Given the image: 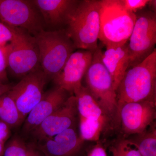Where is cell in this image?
<instances>
[{"label":"cell","mask_w":156,"mask_h":156,"mask_svg":"<svg viewBox=\"0 0 156 156\" xmlns=\"http://www.w3.org/2000/svg\"><path fill=\"white\" fill-rule=\"evenodd\" d=\"M116 94L119 120L120 110L126 104L142 101L156 102V49L139 64L128 69Z\"/></svg>","instance_id":"cell-1"},{"label":"cell","mask_w":156,"mask_h":156,"mask_svg":"<svg viewBox=\"0 0 156 156\" xmlns=\"http://www.w3.org/2000/svg\"><path fill=\"white\" fill-rule=\"evenodd\" d=\"M67 26L66 30L76 49L94 53L98 47L100 33L99 1H80Z\"/></svg>","instance_id":"cell-2"},{"label":"cell","mask_w":156,"mask_h":156,"mask_svg":"<svg viewBox=\"0 0 156 156\" xmlns=\"http://www.w3.org/2000/svg\"><path fill=\"white\" fill-rule=\"evenodd\" d=\"M38 48L40 66L49 80L63 68L76 48L65 29L41 30L34 36Z\"/></svg>","instance_id":"cell-3"},{"label":"cell","mask_w":156,"mask_h":156,"mask_svg":"<svg viewBox=\"0 0 156 156\" xmlns=\"http://www.w3.org/2000/svg\"><path fill=\"white\" fill-rule=\"evenodd\" d=\"M102 50L98 46L85 74L86 88L114 125L119 123L116 91L112 79L101 59Z\"/></svg>","instance_id":"cell-4"},{"label":"cell","mask_w":156,"mask_h":156,"mask_svg":"<svg viewBox=\"0 0 156 156\" xmlns=\"http://www.w3.org/2000/svg\"><path fill=\"white\" fill-rule=\"evenodd\" d=\"M99 39L105 46L128 42L136 14L126 11L120 0H101Z\"/></svg>","instance_id":"cell-5"},{"label":"cell","mask_w":156,"mask_h":156,"mask_svg":"<svg viewBox=\"0 0 156 156\" xmlns=\"http://www.w3.org/2000/svg\"><path fill=\"white\" fill-rule=\"evenodd\" d=\"M2 50L7 69L15 77L22 79L41 68L35 38L25 30L22 29L16 38Z\"/></svg>","instance_id":"cell-6"},{"label":"cell","mask_w":156,"mask_h":156,"mask_svg":"<svg viewBox=\"0 0 156 156\" xmlns=\"http://www.w3.org/2000/svg\"><path fill=\"white\" fill-rule=\"evenodd\" d=\"M134 28L128 44L129 68L139 64L154 50L156 44V14L151 10L136 14Z\"/></svg>","instance_id":"cell-7"},{"label":"cell","mask_w":156,"mask_h":156,"mask_svg":"<svg viewBox=\"0 0 156 156\" xmlns=\"http://www.w3.org/2000/svg\"><path fill=\"white\" fill-rule=\"evenodd\" d=\"M0 20L33 36L44 30L45 25L38 9L28 0H0Z\"/></svg>","instance_id":"cell-8"},{"label":"cell","mask_w":156,"mask_h":156,"mask_svg":"<svg viewBox=\"0 0 156 156\" xmlns=\"http://www.w3.org/2000/svg\"><path fill=\"white\" fill-rule=\"evenodd\" d=\"M49 80L48 76L39 68L21 79L8 92L24 120L41 99Z\"/></svg>","instance_id":"cell-9"},{"label":"cell","mask_w":156,"mask_h":156,"mask_svg":"<svg viewBox=\"0 0 156 156\" xmlns=\"http://www.w3.org/2000/svg\"><path fill=\"white\" fill-rule=\"evenodd\" d=\"M156 103L142 101L124 105L119 114L123 133L128 136L138 134L152 125L156 118Z\"/></svg>","instance_id":"cell-10"},{"label":"cell","mask_w":156,"mask_h":156,"mask_svg":"<svg viewBox=\"0 0 156 156\" xmlns=\"http://www.w3.org/2000/svg\"><path fill=\"white\" fill-rule=\"evenodd\" d=\"M93 53L80 50L72 53L61 71L52 80L56 87L73 94L82 85V79L91 64Z\"/></svg>","instance_id":"cell-11"},{"label":"cell","mask_w":156,"mask_h":156,"mask_svg":"<svg viewBox=\"0 0 156 156\" xmlns=\"http://www.w3.org/2000/svg\"><path fill=\"white\" fill-rule=\"evenodd\" d=\"M78 113L76 98L72 95L34 130V134L43 141L73 128Z\"/></svg>","instance_id":"cell-12"},{"label":"cell","mask_w":156,"mask_h":156,"mask_svg":"<svg viewBox=\"0 0 156 156\" xmlns=\"http://www.w3.org/2000/svg\"><path fill=\"white\" fill-rule=\"evenodd\" d=\"M65 90L56 87L44 93L41 99L26 118L23 128L33 131L65 102L69 96Z\"/></svg>","instance_id":"cell-13"},{"label":"cell","mask_w":156,"mask_h":156,"mask_svg":"<svg viewBox=\"0 0 156 156\" xmlns=\"http://www.w3.org/2000/svg\"><path fill=\"white\" fill-rule=\"evenodd\" d=\"M45 24L52 27L67 25L80 1L33 0Z\"/></svg>","instance_id":"cell-14"},{"label":"cell","mask_w":156,"mask_h":156,"mask_svg":"<svg viewBox=\"0 0 156 156\" xmlns=\"http://www.w3.org/2000/svg\"><path fill=\"white\" fill-rule=\"evenodd\" d=\"M43 141L40 149L46 156L73 155L80 150L84 142L73 128Z\"/></svg>","instance_id":"cell-15"},{"label":"cell","mask_w":156,"mask_h":156,"mask_svg":"<svg viewBox=\"0 0 156 156\" xmlns=\"http://www.w3.org/2000/svg\"><path fill=\"white\" fill-rule=\"evenodd\" d=\"M128 44L105 46L106 50L101 55L102 62L111 76L116 91L129 68Z\"/></svg>","instance_id":"cell-16"},{"label":"cell","mask_w":156,"mask_h":156,"mask_svg":"<svg viewBox=\"0 0 156 156\" xmlns=\"http://www.w3.org/2000/svg\"><path fill=\"white\" fill-rule=\"evenodd\" d=\"M79 116L102 122L106 125L111 122L102 109L83 85L74 91Z\"/></svg>","instance_id":"cell-17"},{"label":"cell","mask_w":156,"mask_h":156,"mask_svg":"<svg viewBox=\"0 0 156 156\" xmlns=\"http://www.w3.org/2000/svg\"><path fill=\"white\" fill-rule=\"evenodd\" d=\"M154 124L143 132L126 138L142 156H156V128Z\"/></svg>","instance_id":"cell-18"},{"label":"cell","mask_w":156,"mask_h":156,"mask_svg":"<svg viewBox=\"0 0 156 156\" xmlns=\"http://www.w3.org/2000/svg\"><path fill=\"white\" fill-rule=\"evenodd\" d=\"M0 120L10 128L17 127L24 121L8 92L0 96Z\"/></svg>","instance_id":"cell-19"},{"label":"cell","mask_w":156,"mask_h":156,"mask_svg":"<svg viewBox=\"0 0 156 156\" xmlns=\"http://www.w3.org/2000/svg\"><path fill=\"white\" fill-rule=\"evenodd\" d=\"M106 126L102 122L80 116V137L83 141H98Z\"/></svg>","instance_id":"cell-20"},{"label":"cell","mask_w":156,"mask_h":156,"mask_svg":"<svg viewBox=\"0 0 156 156\" xmlns=\"http://www.w3.org/2000/svg\"><path fill=\"white\" fill-rule=\"evenodd\" d=\"M29 147L22 140L14 137L5 146L3 156H29Z\"/></svg>","instance_id":"cell-21"},{"label":"cell","mask_w":156,"mask_h":156,"mask_svg":"<svg viewBox=\"0 0 156 156\" xmlns=\"http://www.w3.org/2000/svg\"><path fill=\"white\" fill-rule=\"evenodd\" d=\"M21 29L10 26L0 21V48L2 49L13 42Z\"/></svg>","instance_id":"cell-22"},{"label":"cell","mask_w":156,"mask_h":156,"mask_svg":"<svg viewBox=\"0 0 156 156\" xmlns=\"http://www.w3.org/2000/svg\"><path fill=\"white\" fill-rule=\"evenodd\" d=\"M126 11L135 13L147 5L149 0H120Z\"/></svg>","instance_id":"cell-23"},{"label":"cell","mask_w":156,"mask_h":156,"mask_svg":"<svg viewBox=\"0 0 156 156\" xmlns=\"http://www.w3.org/2000/svg\"><path fill=\"white\" fill-rule=\"evenodd\" d=\"M126 156H142L139 151L126 138L119 139Z\"/></svg>","instance_id":"cell-24"},{"label":"cell","mask_w":156,"mask_h":156,"mask_svg":"<svg viewBox=\"0 0 156 156\" xmlns=\"http://www.w3.org/2000/svg\"><path fill=\"white\" fill-rule=\"evenodd\" d=\"M5 58L3 50L0 48V83L9 84Z\"/></svg>","instance_id":"cell-25"},{"label":"cell","mask_w":156,"mask_h":156,"mask_svg":"<svg viewBox=\"0 0 156 156\" xmlns=\"http://www.w3.org/2000/svg\"><path fill=\"white\" fill-rule=\"evenodd\" d=\"M10 127L0 120V143L5 144L11 135Z\"/></svg>","instance_id":"cell-26"},{"label":"cell","mask_w":156,"mask_h":156,"mask_svg":"<svg viewBox=\"0 0 156 156\" xmlns=\"http://www.w3.org/2000/svg\"><path fill=\"white\" fill-rule=\"evenodd\" d=\"M88 156H107V154L103 146L98 143L90 150Z\"/></svg>","instance_id":"cell-27"},{"label":"cell","mask_w":156,"mask_h":156,"mask_svg":"<svg viewBox=\"0 0 156 156\" xmlns=\"http://www.w3.org/2000/svg\"><path fill=\"white\" fill-rule=\"evenodd\" d=\"M13 84L11 83L3 84L0 83V96L11 90Z\"/></svg>","instance_id":"cell-28"},{"label":"cell","mask_w":156,"mask_h":156,"mask_svg":"<svg viewBox=\"0 0 156 156\" xmlns=\"http://www.w3.org/2000/svg\"><path fill=\"white\" fill-rule=\"evenodd\" d=\"M148 5L150 7L151 11L155 12L156 10V1L155 0H149Z\"/></svg>","instance_id":"cell-29"},{"label":"cell","mask_w":156,"mask_h":156,"mask_svg":"<svg viewBox=\"0 0 156 156\" xmlns=\"http://www.w3.org/2000/svg\"><path fill=\"white\" fill-rule=\"evenodd\" d=\"M29 156H43L38 151L32 147H29Z\"/></svg>","instance_id":"cell-30"},{"label":"cell","mask_w":156,"mask_h":156,"mask_svg":"<svg viewBox=\"0 0 156 156\" xmlns=\"http://www.w3.org/2000/svg\"><path fill=\"white\" fill-rule=\"evenodd\" d=\"M5 144L0 143V156H3L5 148Z\"/></svg>","instance_id":"cell-31"}]
</instances>
